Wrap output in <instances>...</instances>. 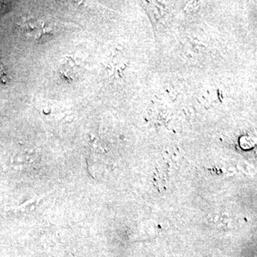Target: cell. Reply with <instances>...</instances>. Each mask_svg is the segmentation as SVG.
Wrapping results in <instances>:
<instances>
[{
    "label": "cell",
    "mask_w": 257,
    "mask_h": 257,
    "mask_svg": "<svg viewBox=\"0 0 257 257\" xmlns=\"http://www.w3.org/2000/svg\"><path fill=\"white\" fill-rule=\"evenodd\" d=\"M9 81V77H8V74H7L6 70L4 67V64L0 60V82L3 84H6Z\"/></svg>",
    "instance_id": "6da1fadb"
}]
</instances>
